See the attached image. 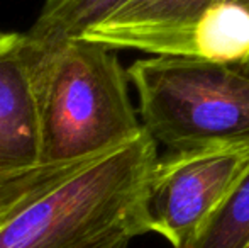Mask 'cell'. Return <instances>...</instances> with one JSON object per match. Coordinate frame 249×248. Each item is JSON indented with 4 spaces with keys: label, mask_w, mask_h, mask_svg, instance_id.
Returning <instances> with one entry per match:
<instances>
[{
    "label": "cell",
    "mask_w": 249,
    "mask_h": 248,
    "mask_svg": "<svg viewBox=\"0 0 249 248\" xmlns=\"http://www.w3.org/2000/svg\"><path fill=\"white\" fill-rule=\"evenodd\" d=\"M158 143L144 129L89 160L39 165L0 191V248H85L117 231H149Z\"/></svg>",
    "instance_id": "cell-1"
},
{
    "label": "cell",
    "mask_w": 249,
    "mask_h": 248,
    "mask_svg": "<svg viewBox=\"0 0 249 248\" xmlns=\"http://www.w3.org/2000/svg\"><path fill=\"white\" fill-rule=\"evenodd\" d=\"M29 41L41 165L93 158L144 133L115 50L83 38Z\"/></svg>",
    "instance_id": "cell-2"
},
{
    "label": "cell",
    "mask_w": 249,
    "mask_h": 248,
    "mask_svg": "<svg viewBox=\"0 0 249 248\" xmlns=\"http://www.w3.org/2000/svg\"><path fill=\"white\" fill-rule=\"evenodd\" d=\"M127 75L148 134L168 152L249 141V73L183 55L136 60Z\"/></svg>",
    "instance_id": "cell-3"
},
{
    "label": "cell",
    "mask_w": 249,
    "mask_h": 248,
    "mask_svg": "<svg viewBox=\"0 0 249 248\" xmlns=\"http://www.w3.org/2000/svg\"><path fill=\"white\" fill-rule=\"evenodd\" d=\"M248 177L249 141L168 152L149 180V231L183 248Z\"/></svg>",
    "instance_id": "cell-4"
},
{
    "label": "cell",
    "mask_w": 249,
    "mask_h": 248,
    "mask_svg": "<svg viewBox=\"0 0 249 248\" xmlns=\"http://www.w3.org/2000/svg\"><path fill=\"white\" fill-rule=\"evenodd\" d=\"M217 3L219 0H131L82 38L112 50L198 57V26Z\"/></svg>",
    "instance_id": "cell-5"
},
{
    "label": "cell",
    "mask_w": 249,
    "mask_h": 248,
    "mask_svg": "<svg viewBox=\"0 0 249 248\" xmlns=\"http://www.w3.org/2000/svg\"><path fill=\"white\" fill-rule=\"evenodd\" d=\"M39 165L31 41L26 33H0V191Z\"/></svg>",
    "instance_id": "cell-6"
},
{
    "label": "cell",
    "mask_w": 249,
    "mask_h": 248,
    "mask_svg": "<svg viewBox=\"0 0 249 248\" xmlns=\"http://www.w3.org/2000/svg\"><path fill=\"white\" fill-rule=\"evenodd\" d=\"M131 0H44L36 22L26 31L39 43L82 38L90 27L108 19Z\"/></svg>",
    "instance_id": "cell-7"
},
{
    "label": "cell",
    "mask_w": 249,
    "mask_h": 248,
    "mask_svg": "<svg viewBox=\"0 0 249 248\" xmlns=\"http://www.w3.org/2000/svg\"><path fill=\"white\" fill-rule=\"evenodd\" d=\"M198 57L241 65L249 55V14L232 5H215L197 33Z\"/></svg>",
    "instance_id": "cell-8"
},
{
    "label": "cell",
    "mask_w": 249,
    "mask_h": 248,
    "mask_svg": "<svg viewBox=\"0 0 249 248\" xmlns=\"http://www.w3.org/2000/svg\"><path fill=\"white\" fill-rule=\"evenodd\" d=\"M183 248H249V177Z\"/></svg>",
    "instance_id": "cell-9"
},
{
    "label": "cell",
    "mask_w": 249,
    "mask_h": 248,
    "mask_svg": "<svg viewBox=\"0 0 249 248\" xmlns=\"http://www.w3.org/2000/svg\"><path fill=\"white\" fill-rule=\"evenodd\" d=\"M132 238H136L132 233L117 231V233H112V235L105 236V238H102L99 242L92 243V245H89L85 248H127Z\"/></svg>",
    "instance_id": "cell-10"
},
{
    "label": "cell",
    "mask_w": 249,
    "mask_h": 248,
    "mask_svg": "<svg viewBox=\"0 0 249 248\" xmlns=\"http://www.w3.org/2000/svg\"><path fill=\"white\" fill-rule=\"evenodd\" d=\"M217 5H232L237 9H243L244 12L249 14V0H219Z\"/></svg>",
    "instance_id": "cell-11"
},
{
    "label": "cell",
    "mask_w": 249,
    "mask_h": 248,
    "mask_svg": "<svg viewBox=\"0 0 249 248\" xmlns=\"http://www.w3.org/2000/svg\"><path fill=\"white\" fill-rule=\"evenodd\" d=\"M237 66H241V68H243L244 72H248V73H249V55H248L246 60H244L243 63H241V65H237Z\"/></svg>",
    "instance_id": "cell-12"
}]
</instances>
